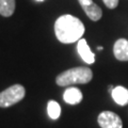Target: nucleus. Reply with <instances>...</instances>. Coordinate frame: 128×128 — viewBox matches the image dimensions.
<instances>
[{
    "instance_id": "nucleus-1",
    "label": "nucleus",
    "mask_w": 128,
    "mask_h": 128,
    "mask_svg": "<svg viewBox=\"0 0 128 128\" xmlns=\"http://www.w3.org/2000/svg\"><path fill=\"white\" fill-rule=\"evenodd\" d=\"M56 36L63 44H72L82 38L84 25L73 15H62L54 22Z\"/></svg>"
},
{
    "instance_id": "nucleus-2",
    "label": "nucleus",
    "mask_w": 128,
    "mask_h": 128,
    "mask_svg": "<svg viewBox=\"0 0 128 128\" xmlns=\"http://www.w3.org/2000/svg\"><path fill=\"white\" fill-rule=\"evenodd\" d=\"M93 78V73L89 67H74L67 70L57 76L56 82L60 86H65L70 84H84L90 82Z\"/></svg>"
},
{
    "instance_id": "nucleus-3",
    "label": "nucleus",
    "mask_w": 128,
    "mask_h": 128,
    "mask_svg": "<svg viewBox=\"0 0 128 128\" xmlns=\"http://www.w3.org/2000/svg\"><path fill=\"white\" fill-rule=\"evenodd\" d=\"M25 88L20 84H14L0 93V107L6 108L13 106L25 97Z\"/></svg>"
},
{
    "instance_id": "nucleus-4",
    "label": "nucleus",
    "mask_w": 128,
    "mask_h": 128,
    "mask_svg": "<svg viewBox=\"0 0 128 128\" xmlns=\"http://www.w3.org/2000/svg\"><path fill=\"white\" fill-rule=\"evenodd\" d=\"M97 121L102 128H123L121 118L111 111H102L98 115Z\"/></svg>"
},
{
    "instance_id": "nucleus-5",
    "label": "nucleus",
    "mask_w": 128,
    "mask_h": 128,
    "mask_svg": "<svg viewBox=\"0 0 128 128\" xmlns=\"http://www.w3.org/2000/svg\"><path fill=\"white\" fill-rule=\"evenodd\" d=\"M78 1L91 20L97 22L102 18V11L97 4L93 2V0H78Z\"/></svg>"
},
{
    "instance_id": "nucleus-6",
    "label": "nucleus",
    "mask_w": 128,
    "mask_h": 128,
    "mask_svg": "<svg viewBox=\"0 0 128 128\" xmlns=\"http://www.w3.org/2000/svg\"><path fill=\"white\" fill-rule=\"evenodd\" d=\"M77 50L79 56L86 64H93L95 62V54L92 52L84 38H80L77 44Z\"/></svg>"
},
{
    "instance_id": "nucleus-7",
    "label": "nucleus",
    "mask_w": 128,
    "mask_h": 128,
    "mask_svg": "<svg viewBox=\"0 0 128 128\" xmlns=\"http://www.w3.org/2000/svg\"><path fill=\"white\" fill-rule=\"evenodd\" d=\"M114 57L120 61H128V41L125 38H120L113 46Z\"/></svg>"
},
{
    "instance_id": "nucleus-8",
    "label": "nucleus",
    "mask_w": 128,
    "mask_h": 128,
    "mask_svg": "<svg viewBox=\"0 0 128 128\" xmlns=\"http://www.w3.org/2000/svg\"><path fill=\"white\" fill-rule=\"evenodd\" d=\"M83 96L81 91L77 88H68L63 94V99L70 105H77L82 100Z\"/></svg>"
},
{
    "instance_id": "nucleus-9",
    "label": "nucleus",
    "mask_w": 128,
    "mask_h": 128,
    "mask_svg": "<svg viewBox=\"0 0 128 128\" xmlns=\"http://www.w3.org/2000/svg\"><path fill=\"white\" fill-rule=\"evenodd\" d=\"M113 100L120 106H126L128 104V90L124 86H115L111 92Z\"/></svg>"
},
{
    "instance_id": "nucleus-10",
    "label": "nucleus",
    "mask_w": 128,
    "mask_h": 128,
    "mask_svg": "<svg viewBox=\"0 0 128 128\" xmlns=\"http://www.w3.org/2000/svg\"><path fill=\"white\" fill-rule=\"evenodd\" d=\"M15 11V0H0V15L10 17Z\"/></svg>"
},
{
    "instance_id": "nucleus-11",
    "label": "nucleus",
    "mask_w": 128,
    "mask_h": 128,
    "mask_svg": "<svg viewBox=\"0 0 128 128\" xmlns=\"http://www.w3.org/2000/svg\"><path fill=\"white\" fill-rule=\"evenodd\" d=\"M47 112L51 120H57L61 114V107L57 102L50 100L47 105Z\"/></svg>"
},
{
    "instance_id": "nucleus-12",
    "label": "nucleus",
    "mask_w": 128,
    "mask_h": 128,
    "mask_svg": "<svg viewBox=\"0 0 128 128\" xmlns=\"http://www.w3.org/2000/svg\"><path fill=\"white\" fill-rule=\"evenodd\" d=\"M102 1L106 4V6L109 8V9H114L118 4V0H102Z\"/></svg>"
},
{
    "instance_id": "nucleus-13",
    "label": "nucleus",
    "mask_w": 128,
    "mask_h": 128,
    "mask_svg": "<svg viewBox=\"0 0 128 128\" xmlns=\"http://www.w3.org/2000/svg\"><path fill=\"white\" fill-rule=\"evenodd\" d=\"M36 1H38V2H42V1H44V0H36Z\"/></svg>"
}]
</instances>
